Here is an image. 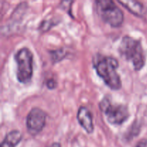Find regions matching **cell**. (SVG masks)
<instances>
[{
    "label": "cell",
    "mask_w": 147,
    "mask_h": 147,
    "mask_svg": "<svg viewBox=\"0 0 147 147\" xmlns=\"http://www.w3.org/2000/svg\"><path fill=\"white\" fill-rule=\"evenodd\" d=\"M93 66L98 76L109 88L117 90L121 88V80L117 72L119 62L116 58L97 54L93 57Z\"/></svg>",
    "instance_id": "6da1fadb"
},
{
    "label": "cell",
    "mask_w": 147,
    "mask_h": 147,
    "mask_svg": "<svg viewBox=\"0 0 147 147\" xmlns=\"http://www.w3.org/2000/svg\"><path fill=\"white\" fill-rule=\"evenodd\" d=\"M119 54L123 58L131 63L136 71L143 68L146 62L144 50L139 40L131 36L123 37L119 47Z\"/></svg>",
    "instance_id": "7a4b0ae2"
},
{
    "label": "cell",
    "mask_w": 147,
    "mask_h": 147,
    "mask_svg": "<svg viewBox=\"0 0 147 147\" xmlns=\"http://www.w3.org/2000/svg\"><path fill=\"white\" fill-rule=\"evenodd\" d=\"M96 9L99 17L104 22L112 27H119L123 22L122 10L111 0H98L96 1Z\"/></svg>",
    "instance_id": "3957f363"
},
{
    "label": "cell",
    "mask_w": 147,
    "mask_h": 147,
    "mask_svg": "<svg viewBox=\"0 0 147 147\" xmlns=\"http://www.w3.org/2000/svg\"><path fill=\"white\" fill-rule=\"evenodd\" d=\"M17 64V78L21 83L31 81L33 75V55L27 47H22L14 55Z\"/></svg>",
    "instance_id": "277c9868"
},
{
    "label": "cell",
    "mask_w": 147,
    "mask_h": 147,
    "mask_svg": "<svg viewBox=\"0 0 147 147\" xmlns=\"http://www.w3.org/2000/svg\"><path fill=\"white\" fill-rule=\"evenodd\" d=\"M99 108L106 116L108 122L112 125H121L129 117L127 106L123 104H113L109 98L105 97L100 100Z\"/></svg>",
    "instance_id": "5b68a950"
},
{
    "label": "cell",
    "mask_w": 147,
    "mask_h": 147,
    "mask_svg": "<svg viewBox=\"0 0 147 147\" xmlns=\"http://www.w3.org/2000/svg\"><path fill=\"white\" fill-rule=\"evenodd\" d=\"M45 112L39 108H33L28 113L26 119L27 131L32 136H36L42 131L46 123Z\"/></svg>",
    "instance_id": "8992f818"
},
{
    "label": "cell",
    "mask_w": 147,
    "mask_h": 147,
    "mask_svg": "<svg viewBox=\"0 0 147 147\" xmlns=\"http://www.w3.org/2000/svg\"><path fill=\"white\" fill-rule=\"evenodd\" d=\"M77 119L79 124L88 134H92L94 130L93 116L91 112L86 106L79 107L77 113Z\"/></svg>",
    "instance_id": "52a82bcc"
},
{
    "label": "cell",
    "mask_w": 147,
    "mask_h": 147,
    "mask_svg": "<svg viewBox=\"0 0 147 147\" xmlns=\"http://www.w3.org/2000/svg\"><path fill=\"white\" fill-rule=\"evenodd\" d=\"M118 2L121 4L123 7L129 10L131 13L137 17H142L144 15V7L141 2L137 1H130V0H125V1H120L119 0Z\"/></svg>",
    "instance_id": "ba28073f"
},
{
    "label": "cell",
    "mask_w": 147,
    "mask_h": 147,
    "mask_svg": "<svg viewBox=\"0 0 147 147\" xmlns=\"http://www.w3.org/2000/svg\"><path fill=\"white\" fill-rule=\"evenodd\" d=\"M22 136L20 131L13 130L7 134L1 144V147H16L21 142Z\"/></svg>",
    "instance_id": "9c48e42d"
},
{
    "label": "cell",
    "mask_w": 147,
    "mask_h": 147,
    "mask_svg": "<svg viewBox=\"0 0 147 147\" xmlns=\"http://www.w3.org/2000/svg\"><path fill=\"white\" fill-rule=\"evenodd\" d=\"M49 53H50V57H51V60L53 63H56L61 61L63 59L65 58V57L67 55V53L65 51L63 48L51 50V51L49 52Z\"/></svg>",
    "instance_id": "30bf717a"
},
{
    "label": "cell",
    "mask_w": 147,
    "mask_h": 147,
    "mask_svg": "<svg viewBox=\"0 0 147 147\" xmlns=\"http://www.w3.org/2000/svg\"><path fill=\"white\" fill-rule=\"evenodd\" d=\"M56 24H57V23L55 22L53 20H45V21L42 22V23L40 24L39 29H40L41 31L46 32V31H47V30H50V29L51 28V27H53V26L55 25Z\"/></svg>",
    "instance_id": "8fae6325"
},
{
    "label": "cell",
    "mask_w": 147,
    "mask_h": 147,
    "mask_svg": "<svg viewBox=\"0 0 147 147\" xmlns=\"http://www.w3.org/2000/svg\"><path fill=\"white\" fill-rule=\"evenodd\" d=\"M57 81L53 78H49L46 80V86H47V88L48 89H50V90H53V89L57 87Z\"/></svg>",
    "instance_id": "7c38bea8"
},
{
    "label": "cell",
    "mask_w": 147,
    "mask_h": 147,
    "mask_svg": "<svg viewBox=\"0 0 147 147\" xmlns=\"http://www.w3.org/2000/svg\"><path fill=\"white\" fill-rule=\"evenodd\" d=\"M134 147H147V139H144L140 140Z\"/></svg>",
    "instance_id": "4fadbf2b"
},
{
    "label": "cell",
    "mask_w": 147,
    "mask_h": 147,
    "mask_svg": "<svg viewBox=\"0 0 147 147\" xmlns=\"http://www.w3.org/2000/svg\"><path fill=\"white\" fill-rule=\"evenodd\" d=\"M48 147H61V146H60V144L57 143V142H54V143L50 145Z\"/></svg>",
    "instance_id": "5bb4252c"
}]
</instances>
